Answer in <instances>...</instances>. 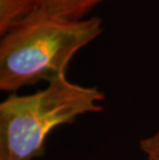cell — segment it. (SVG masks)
<instances>
[{
    "label": "cell",
    "instance_id": "obj_4",
    "mask_svg": "<svg viewBox=\"0 0 159 160\" xmlns=\"http://www.w3.org/2000/svg\"><path fill=\"white\" fill-rule=\"evenodd\" d=\"M37 12V0H0V36Z\"/></svg>",
    "mask_w": 159,
    "mask_h": 160
},
{
    "label": "cell",
    "instance_id": "obj_2",
    "mask_svg": "<svg viewBox=\"0 0 159 160\" xmlns=\"http://www.w3.org/2000/svg\"><path fill=\"white\" fill-rule=\"evenodd\" d=\"M104 94L61 76L33 94H9L0 103V160H34L46 152L50 132L80 116L99 113Z\"/></svg>",
    "mask_w": 159,
    "mask_h": 160
},
{
    "label": "cell",
    "instance_id": "obj_3",
    "mask_svg": "<svg viewBox=\"0 0 159 160\" xmlns=\"http://www.w3.org/2000/svg\"><path fill=\"white\" fill-rule=\"evenodd\" d=\"M102 1L103 0H37V12L35 13L70 20H82Z\"/></svg>",
    "mask_w": 159,
    "mask_h": 160
},
{
    "label": "cell",
    "instance_id": "obj_1",
    "mask_svg": "<svg viewBox=\"0 0 159 160\" xmlns=\"http://www.w3.org/2000/svg\"><path fill=\"white\" fill-rule=\"evenodd\" d=\"M99 17L70 20L34 13L0 40V90L51 82L65 74L73 56L102 33Z\"/></svg>",
    "mask_w": 159,
    "mask_h": 160
},
{
    "label": "cell",
    "instance_id": "obj_5",
    "mask_svg": "<svg viewBox=\"0 0 159 160\" xmlns=\"http://www.w3.org/2000/svg\"><path fill=\"white\" fill-rule=\"evenodd\" d=\"M140 149L146 160H159V130L142 139Z\"/></svg>",
    "mask_w": 159,
    "mask_h": 160
}]
</instances>
